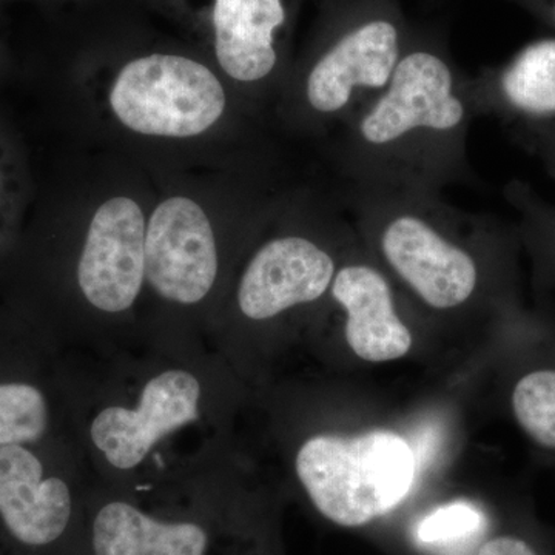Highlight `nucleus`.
<instances>
[{"label":"nucleus","instance_id":"nucleus-1","mask_svg":"<svg viewBox=\"0 0 555 555\" xmlns=\"http://www.w3.org/2000/svg\"><path fill=\"white\" fill-rule=\"evenodd\" d=\"M326 412L292 452L295 483L318 517L338 529L375 532L406 524L437 499L465 437L463 383L400 400L343 382Z\"/></svg>","mask_w":555,"mask_h":555},{"label":"nucleus","instance_id":"nucleus-2","mask_svg":"<svg viewBox=\"0 0 555 555\" xmlns=\"http://www.w3.org/2000/svg\"><path fill=\"white\" fill-rule=\"evenodd\" d=\"M358 240L437 343L456 382L524 310L517 250L494 222L443 195L345 192Z\"/></svg>","mask_w":555,"mask_h":555},{"label":"nucleus","instance_id":"nucleus-3","mask_svg":"<svg viewBox=\"0 0 555 555\" xmlns=\"http://www.w3.org/2000/svg\"><path fill=\"white\" fill-rule=\"evenodd\" d=\"M477 115L473 78L441 38L411 28L386 89L341 127L345 192L443 195L467 184V139Z\"/></svg>","mask_w":555,"mask_h":555},{"label":"nucleus","instance_id":"nucleus-4","mask_svg":"<svg viewBox=\"0 0 555 555\" xmlns=\"http://www.w3.org/2000/svg\"><path fill=\"white\" fill-rule=\"evenodd\" d=\"M313 331L321 360L343 382L367 385L379 374L415 371L430 383H456L437 343L358 236Z\"/></svg>","mask_w":555,"mask_h":555},{"label":"nucleus","instance_id":"nucleus-5","mask_svg":"<svg viewBox=\"0 0 555 555\" xmlns=\"http://www.w3.org/2000/svg\"><path fill=\"white\" fill-rule=\"evenodd\" d=\"M409 35L397 0H331L302 80L308 112L341 129L386 89Z\"/></svg>","mask_w":555,"mask_h":555},{"label":"nucleus","instance_id":"nucleus-6","mask_svg":"<svg viewBox=\"0 0 555 555\" xmlns=\"http://www.w3.org/2000/svg\"><path fill=\"white\" fill-rule=\"evenodd\" d=\"M357 243L347 211L317 233L273 236L248 259L236 288V308L247 323L270 326L291 313L315 320L346 255Z\"/></svg>","mask_w":555,"mask_h":555},{"label":"nucleus","instance_id":"nucleus-7","mask_svg":"<svg viewBox=\"0 0 555 555\" xmlns=\"http://www.w3.org/2000/svg\"><path fill=\"white\" fill-rule=\"evenodd\" d=\"M540 455L555 462V317L520 313L467 375Z\"/></svg>","mask_w":555,"mask_h":555},{"label":"nucleus","instance_id":"nucleus-8","mask_svg":"<svg viewBox=\"0 0 555 555\" xmlns=\"http://www.w3.org/2000/svg\"><path fill=\"white\" fill-rule=\"evenodd\" d=\"M42 447H0V555H79L82 514Z\"/></svg>","mask_w":555,"mask_h":555},{"label":"nucleus","instance_id":"nucleus-9","mask_svg":"<svg viewBox=\"0 0 555 555\" xmlns=\"http://www.w3.org/2000/svg\"><path fill=\"white\" fill-rule=\"evenodd\" d=\"M109 102L120 122L138 133L189 138L221 118L225 93L201 62L155 53L120 69Z\"/></svg>","mask_w":555,"mask_h":555},{"label":"nucleus","instance_id":"nucleus-10","mask_svg":"<svg viewBox=\"0 0 555 555\" xmlns=\"http://www.w3.org/2000/svg\"><path fill=\"white\" fill-rule=\"evenodd\" d=\"M201 396L196 375L167 369L145 383L137 406L102 409L91 422V441L109 466L134 469L164 437L198 418Z\"/></svg>","mask_w":555,"mask_h":555},{"label":"nucleus","instance_id":"nucleus-11","mask_svg":"<svg viewBox=\"0 0 555 555\" xmlns=\"http://www.w3.org/2000/svg\"><path fill=\"white\" fill-rule=\"evenodd\" d=\"M219 268L214 229L192 199L164 201L145 230V276L159 297L196 305L217 281Z\"/></svg>","mask_w":555,"mask_h":555},{"label":"nucleus","instance_id":"nucleus-12","mask_svg":"<svg viewBox=\"0 0 555 555\" xmlns=\"http://www.w3.org/2000/svg\"><path fill=\"white\" fill-rule=\"evenodd\" d=\"M145 276V221L130 198H113L96 211L78 264L83 297L107 313L130 309Z\"/></svg>","mask_w":555,"mask_h":555},{"label":"nucleus","instance_id":"nucleus-13","mask_svg":"<svg viewBox=\"0 0 555 555\" xmlns=\"http://www.w3.org/2000/svg\"><path fill=\"white\" fill-rule=\"evenodd\" d=\"M258 505L218 529L201 516H156L129 500H105L83 518L79 555H214L218 531Z\"/></svg>","mask_w":555,"mask_h":555},{"label":"nucleus","instance_id":"nucleus-14","mask_svg":"<svg viewBox=\"0 0 555 555\" xmlns=\"http://www.w3.org/2000/svg\"><path fill=\"white\" fill-rule=\"evenodd\" d=\"M297 0H211L215 56L225 75L259 83L283 61V39Z\"/></svg>","mask_w":555,"mask_h":555},{"label":"nucleus","instance_id":"nucleus-15","mask_svg":"<svg viewBox=\"0 0 555 555\" xmlns=\"http://www.w3.org/2000/svg\"><path fill=\"white\" fill-rule=\"evenodd\" d=\"M478 113L502 109L531 120L555 118V38L518 51L505 67L473 79Z\"/></svg>","mask_w":555,"mask_h":555},{"label":"nucleus","instance_id":"nucleus-16","mask_svg":"<svg viewBox=\"0 0 555 555\" xmlns=\"http://www.w3.org/2000/svg\"><path fill=\"white\" fill-rule=\"evenodd\" d=\"M27 345H13L0 335V447H42L51 436L50 392L31 374Z\"/></svg>","mask_w":555,"mask_h":555},{"label":"nucleus","instance_id":"nucleus-17","mask_svg":"<svg viewBox=\"0 0 555 555\" xmlns=\"http://www.w3.org/2000/svg\"><path fill=\"white\" fill-rule=\"evenodd\" d=\"M502 506L476 496H437L409 518L404 534L420 554L466 553L492 528Z\"/></svg>","mask_w":555,"mask_h":555},{"label":"nucleus","instance_id":"nucleus-18","mask_svg":"<svg viewBox=\"0 0 555 555\" xmlns=\"http://www.w3.org/2000/svg\"><path fill=\"white\" fill-rule=\"evenodd\" d=\"M456 555H555V543L531 507L506 503L480 542Z\"/></svg>","mask_w":555,"mask_h":555},{"label":"nucleus","instance_id":"nucleus-19","mask_svg":"<svg viewBox=\"0 0 555 555\" xmlns=\"http://www.w3.org/2000/svg\"><path fill=\"white\" fill-rule=\"evenodd\" d=\"M525 238L534 258L537 275L555 287V217L529 210Z\"/></svg>","mask_w":555,"mask_h":555},{"label":"nucleus","instance_id":"nucleus-20","mask_svg":"<svg viewBox=\"0 0 555 555\" xmlns=\"http://www.w3.org/2000/svg\"><path fill=\"white\" fill-rule=\"evenodd\" d=\"M244 555H281L280 545H278V542L270 543V545L258 547V550L251 551V553Z\"/></svg>","mask_w":555,"mask_h":555},{"label":"nucleus","instance_id":"nucleus-21","mask_svg":"<svg viewBox=\"0 0 555 555\" xmlns=\"http://www.w3.org/2000/svg\"><path fill=\"white\" fill-rule=\"evenodd\" d=\"M550 14H551V20H553L554 25H555V0L553 2V5H551Z\"/></svg>","mask_w":555,"mask_h":555}]
</instances>
